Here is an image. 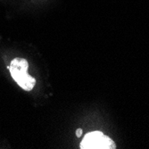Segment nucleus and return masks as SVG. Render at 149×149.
<instances>
[{
	"mask_svg": "<svg viewBox=\"0 0 149 149\" xmlns=\"http://www.w3.org/2000/svg\"><path fill=\"white\" fill-rule=\"evenodd\" d=\"M8 69L12 78L22 88L30 91L34 88L36 79L27 72L29 69V63L27 60L23 58H15L11 62Z\"/></svg>",
	"mask_w": 149,
	"mask_h": 149,
	"instance_id": "f257e3e1",
	"label": "nucleus"
},
{
	"mask_svg": "<svg viewBox=\"0 0 149 149\" xmlns=\"http://www.w3.org/2000/svg\"><path fill=\"white\" fill-rule=\"evenodd\" d=\"M81 149H115L116 145L112 139L101 131L89 132L80 143Z\"/></svg>",
	"mask_w": 149,
	"mask_h": 149,
	"instance_id": "f03ea898",
	"label": "nucleus"
},
{
	"mask_svg": "<svg viewBox=\"0 0 149 149\" xmlns=\"http://www.w3.org/2000/svg\"><path fill=\"white\" fill-rule=\"evenodd\" d=\"M81 135H82V130L81 129H78L77 130H76V136L78 137V138H79Z\"/></svg>",
	"mask_w": 149,
	"mask_h": 149,
	"instance_id": "7ed1b4c3",
	"label": "nucleus"
}]
</instances>
